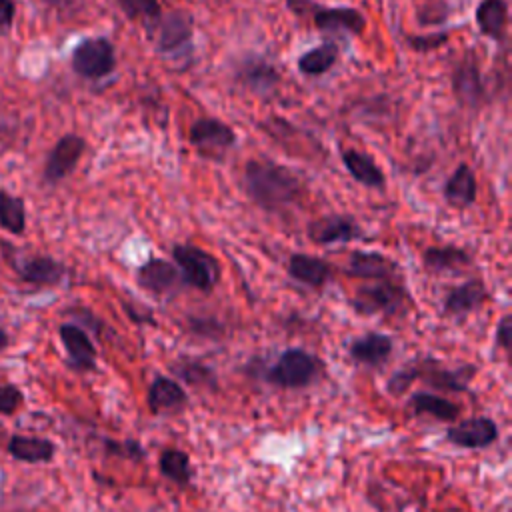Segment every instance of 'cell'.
<instances>
[{"mask_svg":"<svg viewBox=\"0 0 512 512\" xmlns=\"http://www.w3.org/2000/svg\"><path fill=\"white\" fill-rule=\"evenodd\" d=\"M242 184L250 200L266 212H280L304 196V182L284 164L268 158H252L244 166Z\"/></svg>","mask_w":512,"mask_h":512,"instance_id":"6da1fadb","label":"cell"},{"mask_svg":"<svg viewBox=\"0 0 512 512\" xmlns=\"http://www.w3.org/2000/svg\"><path fill=\"white\" fill-rule=\"evenodd\" d=\"M476 374L474 366H460V368H444L440 366L438 360L434 358H426L422 362H414L398 372H394L386 384L388 392L398 396L404 390H408V386L414 380H424L426 384H430L436 390H444V392H464L468 388V384L472 382Z\"/></svg>","mask_w":512,"mask_h":512,"instance_id":"7a4b0ae2","label":"cell"},{"mask_svg":"<svg viewBox=\"0 0 512 512\" xmlns=\"http://www.w3.org/2000/svg\"><path fill=\"white\" fill-rule=\"evenodd\" d=\"M70 68L84 80H104L116 70V48L106 36H88L72 48Z\"/></svg>","mask_w":512,"mask_h":512,"instance_id":"3957f363","label":"cell"},{"mask_svg":"<svg viewBox=\"0 0 512 512\" xmlns=\"http://www.w3.org/2000/svg\"><path fill=\"white\" fill-rule=\"evenodd\" d=\"M172 258L178 264L180 278L188 286H192L200 292H210L218 284L220 264L206 250H202L194 244H176L172 248Z\"/></svg>","mask_w":512,"mask_h":512,"instance_id":"277c9868","label":"cell"},{"mask_svg":"<svg viewBox=\"0 0 512 512\" xmlns=\"http://www.w3.org/2000/svg\"><path fill=\"white\" fill-rule=\"evenodd\" d=\"M320 372V362L316 356L308 354L300 348H290L282 352L276 360V364L268 370L266 380L278 388H304L310 386Z\"/></svg>","mask_w":512,"mask_h":512,"instance_id":"5b68a950","label":"cell"},{"mask_svg":"<svg viewBox=\"0 0 512 512\" xmlns=\"http://www.w3.org/2000/svg\"><path fill=\"white\" fill-rule=\"evenodd\" d=\"M148 32L154 40V46L164 56H176L182 50H188L194 36V18L184 10H172L160 14L148 26Z\"/></svg>","mask_w":512,"mask_h":512,"instance_id":"8992f818","label":"cell"},{"mask_svg":"<svg viewBox=\"0 0 512 512\" xmlns=\"http://www.w3.org/2000/svg\"><path fill=\"white\" fill-rule=\"evenodd\" d=\"M188 140L200 156L220 160L236 144V132L220 118L200 116L190 124Z\"/></svg>","mask_w":512,"mask_h":512,"instance_id":"52a82bcc","label":"cell"},{"mask_svg":"<svg viewBox=\"0 0 512 512\" xmlns=\"http://www.w3.org/2000/svg\"><path fill=\"white\" fill-rule=\"evenodd\" d=\"M408 300V292L396 280H376L374 284L360 286L352 298L358 314H396Z\"/></svg>","mask_w":512,"mask_h":512,"instance_id":"ba28073f","label":"cell"},{"mask_svg":"<svg viewBox=\"0 0 512 512\" xmlns=\"http://www.w3.org/2000/svg\"><path fill=\"white\" fill-rule=\"evenodd\" d=\"M86 138L80 134H64L60 136L54 146L50 148L44 168H42V180L50 186H56L64 178H68L74 168L78 166L80 158L86 152Z\"/></svg>","mask_w":512,"mask_h":512,"instance_id":"9c48e42d","label":"cell"},{"mask_svg":"<svg viewBox=\"0 0 512 512\" xmlns=\"http://www.w3.org/2000/svg\"><path fill=\"white\" fill-rule=\"evenodd\" d=\"M234 78L246 90L266 96L280 84L278 68L260 54H246L234 64Z\"/></svg>","mask_w":512,"mask_h":512,"instance_id":"30bf717a","label":"cell"},{"mask_svg":"<svg viewBox=\"0 0 512 512\" xmlns=\"http://www.w3.org/2000/svg\"><path fill=\"white\" fill-rule=\"evenodd\" d=\"M452 90L456 100L466 108H480L486 100V82L480 64L472 54H466L452 72Z\"/></svg>","mask_w":512,"mask_h":512,"instance_id":"8fae6325","label":"cell"},{"mask_svg":"<svg viewBox=\"0 0 512 512\" xmlns=\"http://www.w3.org/2000/svg\"><path fill=\"white\" fill-rule=\"evenodd\" d=\"M308 238L320 246L346 244L362 238V228L352 216L328 214L308 224Z\"/></svg>","mask_w":512,"mask_h":512,"instance_id":"7c38bea8","label":"cell"},{"mask_svg":"<svg viewBox=\"0 0 512 512\" xmlns=\"http://www.w3.org/2000/svg\"><path fill=\"white\" fill-rule=\"evenodd\" d=\"M314 26L322 32H342L360 36L366 28V18L352 6H318L314 4L310 14Z\"/></svg>","mask_w":512,"mask_h":512,"instance_id":"4fadbf2b","label":"cell"},{"mask_svg":"<svg viewBox=\"0 0 512 512\" xmlns=\"http://www.w3.org/2000/svg\"><path fill=\"white\" fill-rule=\"evenodd\" d=\"M10 264L22 282L34 286H56L66 276V266L50 256H12Z\"/></svg>","mask_w":512,"mask_h":512,"instance_id":"5bb4252c","label":"cell"},{"mask_svg":"<svg viewBox=\"0 0 512 512\" xmlns=\"http://www.w3.org/2000/svg\"><path fill=\"white\" fill-rule=\"evenodd\" d=\"M446 440L460 448H486L498 440V426L492 418H466L446 430Z\"/></svg>","mask_w":512,"mask_h":512,"instance_id":"9a60e30c","label":"cell"},{"mask_svg":"<svg viewBox=\"0 0 512 512\" xmlns=\"http://www.w3.org/2000/svg\"><path fill=\"white\" fill-rule=\"evenodd\" d=\"M58 334L68 354V366L72 370L90 372L96 368V348L82 326L62 324L58 328Z\"/></svg>","mask_w":512,"mask_h":512,"instance_id":"2e32d148","label":"cell"},{"mask_svg":"<svg viewBox=\"0 0 512 512\" xmlns=\"http://www.w3.org/2000/svg\"><path fill=\"white\" fill-rule=\"evenodd\" d=\"M346 274L364 280H398L400 266L380 252H352Z\"/></svg>","mask_w":512,"mask_h":512,"instance_id":"e0dca14e","label":"cell"},{"mask_svg":"<svg viewBox=\"0 0 512 512\" xmlns=\"http://www.w3.org/2000/svg\"><path fill=\"white\" fill-rule=\"evenodd\" d=\"M136 280L140 288L148 290L154 296H162L172 292L180 282L178 268L162 258H152L146 264H142L136 272Z\"/></svg>","mask_w":512,"mask_h":512,"instance_id":"ac0fdd59","label":"cell"},{"mask_svg":"<svg viewBox=\"0 0 512 512\" xmlns=\"http://www.w3.org/2000/svg\"><path fill=\"white\" fill-rule=\"evenodd\" d=\"M188 404V394L182 390V386L168 378V376H156L154 382L148 388V408L154 414H174L184 410Z\"/></svg>","mask_w":512,"mask_h":512,"instance_id":"d6986e66","label":"cell"},{"mask_svg":"<svg viewBox=\"0 0 512 512\" xmlns=\"http://www.w3.org/2000/svg\"><path fill=\"white\" fill-rule=\"evenodd\" d=\"M482 36L504 42L508 36V0H480L474 12Z\"/></svg>","mask_w":512,"mask_h":512,"instance_id":"ffe728a7","label":"cell"},{"mask_svg":"<svg viewBox=\"0 0 512 512\" xmlns=\"http://www.w3.org/2000/svg\"><path fill=\"white\" fill-rule=\"evenodd\" d=\"M348 354L356 364L364 366H380L392 354V338L380 332H368L354 338L348 346Z\"/></svg>","mask_w":512,"mask_h":512,"instance_id":"44dd1931","label":"cell"},{"mask_svg":"<svg viewBox=\"0 0 512 512\" xmlns=\"http://www.w3.org/2000/svg\"><path fill=\"white\" fill-rule=\"evenodd\" d=\"M488 300V290L480 278H472L456 288H452L444 298V312L448 316H464L480 308Z\"/></svg>","mask_w":512,"mask_h":512,"instance_id":"7402d4cb","label":"cell"},{"mask_svg":"<svg viewBox=\"0 0 512 512\" xmlns=\"http://www.w3.org/2000/svg\"><path fill=\"white\" fill-rule=\"evenodd\" d=\"M442 194L448 204L458 206V208H466V206L474 204L476 194H478V182H476L474 170L464 162L458 164L456 170L444 182Z\"/></svg>","mask_w":512,"mask_h":512,"instance_id":"603a6c76","label":"cell"},{"mask_svg":"<svg viewBox=\"0 0 512 512\" xmlns=\"http://www.w3.org/2000/svg\"><path fill=\"white\" fill-rule=\"evenodd\" d=\"M344 168L348 170V174L360 182L362 186L368 188H382L386 184L384 172L380 170V166L374 162L372 156H368L366 152H360L356 148H346L340 154Z\"/></svg>","mask_w":512,"mask_h":512,"instance_id":"cb8c5ba5","label":"cell"},{"mask_svg":"<svg viewBox=\"0 0 512 512\" xmlns=\"http://www.w3.org/2000/svg\"><path fill=\"white\" fill-rule=\"evenodd\" d=\"M288 274L312 288H320L328 282L332 268L326 260L310 254H292L288 260Z\"/></svg>","mask_w":512,"mask_h":512,"instance_id":"d4e9b609","label":"cell"},{"mask_svg":"<svg viewBox=\"0 0 512 512\" xmlns=\"http://www.w3.org/2000/svg\"><path fill=\"white\" fill-rule=\"evenodd\" d=\"M6 448L12 458H16L20 462H28V464L50 462L56 452V446L48 438L22 436V434H12Z\"/></svg>","mask_w":512,"mask_h":512,"instance_id":"484cf974","label":"cell"},{"mask_svg":"<svg viewBox=\"0 0 512 512\" xmlns=\"http://www.w3.org/2000/svg\"><path fill=\"white\" fill-rule=\"evenodd\" d=\"M340 58V48L336 42H322L308 52L298 56V70L304 76H322L330 72Z\"/></svg>","mask_w":512,"mask_h":512,"instance_id":"4316f807","label":"cell"},{"mask_svg":"<svg viewBox=\"0 0 512 512\" xmlns=\"http://www.w3.org/2000/svg\"><path fill=\"white\" fill-rule=\"evenodd\" d=\"M424 266L430 272H456L470 264V254L460 246H430L424 250Z\"/></svg>","mask_w":512,"mask_h":512,"instance_id":"83f0119b","label":"cell"},{"mask_svg":"<svg viewBox=\"0 0 512 512\" xmlns=\"http://www.w3.org/2000/svg\"><path fill=\"white\" fill-rule=\"evenodd\" d=\"M408 408L414 414H426L442 422H452L460 414V406L432 392H414L408 400Z\"/></svg>","mask_w":512,"mask_h":512,"instance_id":"f1b7e54d","label":"cell"},{"mask_svg":"<svg viewBox=\"0 0 512 512\" xmlns=\"http://www.w3.org/2000/svg\"><path fill=\"white\" fill-rule=\"evenodd\" d=\"M160 474L178 486H188L192 480V466L186 452L178 448H166L158 460Z\"/></svg>","mask_w":512,"mask_h":512,"instance_id":"f546056e","label":"cell"},{"mask_svg":"<svg viewBox=\"0 0 512 512\" xmlns=\"http://www.w3.org/2000/svg\"><path fill=\"white\" fill-rule=\"evenodd\" d=\"M0 226L14 236H22L26 230V204L8 190H0Z\"/></svg>","mask_w":512,"mask_h":512,"instance_id":"4dcf8cb0","label":"cell"},{"mask_svg":"<svg viewBox=\"0 0 512 512\" xmlns=\"http://www.w3.org/2000/svg\"><path fill=\"white\" fill-rule=\"evenodd\" d=\"M170 370L182 378L184 382L188 384H194V386H208V384H214V372L204 366L202 362L198 360H190V358H180L176 360L174 364H170Z\"/></svg>","mask_w":512,"mask_h":512,"instance_id":"1f68e13d","label":"cell"},{"mask_svg":"<svg viewBox=\"0 0 512 512\" xmlns=\"http://www.w3.org/2000/svg\"><path fill=\"white\" fill-rule=\"evenodd\" d=\"M118 6L128 20L142 22L146 28L162 14L158 0H118Z\"/></svg>","mask_w":512,"mask_h":512,"instance_id":"d6a6232c","label":"cell"},{"mask_svg":"<svg viewBox=\"0 0 512 512\" xmlns=\"http://www.w3.org/2000/svg\"><path fill=\"white\" fill-rule=\"evenodd\" d=\"M448 40V32H430V34H416L406 36V44L414 52H432L438 50Z\"/></svg>","mask_w":512,"mask_h":512,"instance_id":"836d02e7","label":"cell"},{"mask_svg":"<svg viewBox=\"0 0 512 512\" xmlns=\"http://www.w3.org/2000/svg\"><path fill=\"white\" fill-rule=\"evenodd\" d=\"M104 446H106V452L108 454H114V456H120V458H132V460H140L144 456V450L142 446L136 442V440H104Z\"/></svg>","mask_w":512,"mask_h":512,"instance_id":"e575fe53","label":"cell"},{"mask_svg":"<svg viewBox=\"0 0 512 512\" xmlns=\"http://www.w3.org/2000/svg\"><path fill=\"white\" fill-rule=\"evenodd\" d=\"M24 402V396L18 386L0 382V414H14Z\"/></svg>","mask_w":512,"mask_h":512,"instance_id":"d590c367","label":"cell"},{"mask_svg":"<svg viewBox=\"0 0 512 512\" xmlns=\"http://www.w3.org/2000/svg\"><path fill=\"white\" fill-rule=\"evenodd\" d=\"M16 18V0H0V34L12 30Z\"/></svg>","mask_w":512,"mask_h":512,"instance_id":"8d00e7d4","label":"cell"},{"mask_svg":"<svg viewBox=\"0 0 512 512\" xmlns=\"http://www.w3.org/2000/svg\"><path fill=\"white\" fill-rule=\"evenodd\" d=\"M510 334H512V318L508 314H504L498 322V330H496V344L508 352L510 350Z\"/></svg>","mask_w":512,"mask_h":512,"instance_id":"74e56055","label":"cell"},{"mask_svg":"<svg viewBox=\"0 0 512 512\" xmlns=\"http://www.w3.org/2000/svg\"><path fill=\"white\" fill-rule=\"evenodd\" d=\"M38 2L58 14H74L80 4V0H38Z\"/></svg>","mask_w":512,"mask_h":512,"instance_id":"f35d334b","label":"cell"},{"mask_svg":"<svg viewBox=\"0 0 512 512\" xmlns=\"http://www.w3.org/2000/svg\"><path fill=\"white\" fill-rule=\"evenodd\" d=\"M10 338H8V332L4 328H0V350H4L8 346Z\"/></svg>","mask_w":512,"mask_h":512,"instance_id":"ab89813d","label":"cell"}]
</instances>
